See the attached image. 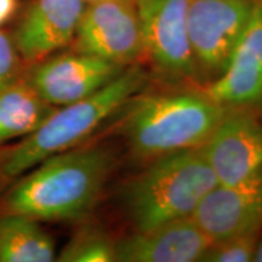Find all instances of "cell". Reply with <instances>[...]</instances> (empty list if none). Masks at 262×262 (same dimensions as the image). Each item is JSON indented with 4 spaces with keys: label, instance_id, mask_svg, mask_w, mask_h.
<instances>
[{
    "label": "cell",
    "instance_id": "603a6c76",
    "mask_svg": "<svg viewBox=\"0 0 262 262\" xmlns=\"http://www.w3.org/2000/svg\"><path fill=\"white\" fill-rule=\"evenodd\" d=\"M255 2H258V0H255Z\"/></svg>",
    "mask_w": 262,
    "mask_h": 262
},
{
    "label": "cell",
    "instance_id": "e0dca14e",
    "mask_svg": "<svg viewBox=\"0 0 262 262\" xmlns=\"http://www.w3.org/2000/svg\"><path fill=\"white\" fill-rule=\"evenodd\" d=\"M262 231L237 235L211 243L201 258V262H250L255 255Z\"/></svg>",
    "mask_w": 262,
    "mask_h": 262
},
{
    "label": "cell",
    "instance_id": "d6986e66",
    "mask_svg": "<svg viewBox=\"0 0 262 262\" xmlns=\"http://www.w3.org/2000/svg\"><path fill=\"white\" fill-rule=\"evenodd\" d=\"M19 9V0H0V29L16 17Z\"/></svg>",
    "mask_w": 262,
    "mask_h": 262
},
{
    "label": "cell",
    "instance_id": "ffe728a7",
    "mask_svg": "<svg viewBox=\"0 0 262 262\" xmlns=\"http://www.w3.org/2000/svg\"><path fill=\"white\" fill-rule=\"evenodd\" d=\"M255 261L256 262H262V237L258 242V247L256 250V255H255Z\"/></svg>",
    "mask_w": 262,
    "mask_h": 262
},
{
    "label": "cell",
    "instance_id": "7c38bea8",
    "mask_svg": "<svg viewBox=\"0 0 262 262\" xmlns=\"http://www.w3.org/2000/svg\"><path fill=\"white\" fill-rule=\"evenodd\" d=\"M205 93L228 108L262 106V0L255 4L224 73Z\"/></svg>",
    "mask_w": 262,
    "mask_h": 262
},
{
    "label": "cell",
    "instance_id": "ba28073f",
    "mask_svg": "<svg viewBox=\"0 0 262 262\" xmlns=\"http://www.w3.org/2000/svg\"><path fill=\"white\" fill-rule=\"evenodd\" d=\"M202 149L217 185H241L260 178L262 122L253 110L229 108Z\"/></svg>",
    "mask_w": 262,
    "mask_h": 262
},
{
    "label": "cell",
    "instance_id": "7a4b0ae2",
    "mask_svg": "<svg viewBox=\"0 0 262 262\" xmlns=\"http://www.w3.org/2000/svg\"><path fill=\"white\" fill-rule=\"evenodd\" d=\"M122 134L131 153L153 160L204 146L229 110L206 93L135 95L124 104Z\"/></svg>",
    "mask_w": 262,
    "mask_h": 262
},
{
    "label": "cell",
    "instance_id": "2e32d148",
    "mask_svg": "<svg viewBox=\"0 0 262 262\" xmlns=\"http://www.w3.org/2000/svg\"><path fill=\"white\" fill-rule=\"evenodd\" d=\"M61 262H114L116 241L98 226L78 229L56 258Z\"/></svg>",
    "mask_w": 262,
    "mask_h": 262
},
{
    "label": "cell",
    "instance_id": "277c9868",
    "mask_svg": "<svg viewBox=\"0 0 262 262\" xmlns=\"http://www.w3.org/2000/svg\"><path fill=\"white\" fill-rule=\"evenodd\" d=\"M217 185L202 147L153 159L122 189V203L135 231L191 217Z\"/></svg>",
    "mask_w": 262,
    "mask_h": 262
},
{
    "label": "cell",
    "instance_id": "8992f818",
    "mask_svg": "<svg viewBox=\"0 0 262 262\" xmlns=\"http://www.w3.org/2000/svg\"><path fill=\"white\" fill-rule=\"evenodd\" d=\"M255 0H188V37L196 67L224 73L247 27Z\"/></svg>",
    "mask_w": 262,
    "mask_h": 262
},
{
    "label": "cell",
    "instance_id": "52a82bcc",
    "mask_svg": "<svg viewBox=\"0 0 262 262\" xmlns=\"http://www.w3.org/2000/svg\"><path fill=\"white\" fill-rule=\"evenodd\" d=\"M126 67L79 51L51 55L27 66L22 78L39 96L63 107L91 96L119 77Z\"/></svg>",
    "mask_w": 262,
    "mask_h": 262
},
{
    "label": "cell",
    "instance_id": "8fae6325",
    "mask_svg": "<svg viewBox=\"0 0 262 262\" xmlns=\"http://www.w3.org/2000/svg\"><path fill=\"white\" fill-rule=\"evenodd\" d=\"M191 217L211 243L262 231V176L241 185H216Z\"/></svg>",
    "mask_w": 262,
    "mask_h": 262
},
{
    "label": "cell",
    "instance_id": "9c48e42d",
    "mask_svg": "<svg viewBox=\"0 0 262 262\" xmlns=\"http://www.w3.org/2000/svg\"><path fill=\"white\" fill-rule=\"evenodd\" d=\"M145 55L159 71L192 77L196 67L187 27L188 0H135Z\"/></svg>",
    "mask_w": 262,
    "mask_h": 262
},
{
    "label": "cell",
    "instance_id": "44dd1931",
    "mask_svg": "<svg viewBox=\"0 0 262 262\" xmlns=\"http://www.w3.org/2000/svg\"><path fill=\"white\" fill-rule=\"evenodd\" d=\"M4 152H5V149L0 148V159H2V157H3V155H4Z\"/></svg>",
    "mask_w": 262,
    "mask_h": 262
},
{
    "label": "cell",
    "instance_id": "3957f363",
    "mask_svg": "<svg viewBox=\"0 0 262 262\" xmlns=\"http://www.w3.org/2000/svg\"><path fill=\"white\" fill-rule=\"evenodd\" d=\"M145 83V73L139 67H129L91 96L58 107L34 133L5 149L0 159V193L42 160L79 146Z\"/></svg>",
    "mask_w": 262,
    "mask_h": 262
},
{
    "label": "cell",
    "instance_id": "9a60e30c",
    "mask_svg": "<svg viewBox=\"0 0 262 262\" xmlns=\"http://www.w3.org/2000/svg\"><path fill=\"white\" fill-rule=\"evenodd\" d=\"M54 239L39 221L16 214L0 215V262H51Z\"/></svg>",
    "mask_w": 262,
    "mask_h": 262
},
{
    "label": "cell",
    "instance_id": "30bf717a",
    "mask_svg": "<svg viewBox=\"0 0 262 262\" xmlns=\"http://www.w3.org/2000/svg\"><path fill=\"white\" fill-rule=\"evenodd\" d=\"M85 5L84 0H29L11 33L25 66L71 45Z\"/></svg>",
    "mask_w": 262,
    "mask_h": 262
},
{
    "label": "cell",
    "instance_id": "4fadbf2b",
    "mask_svg": "<svg viewBox=\"0 0 262 262\" xmlns=\"http://www.w3.org/2000/svg\"><path fill=\"white\" fill-rule=\"evenodd\" d=\"M210 244L192 217H186L118 239L116 261L201 262Z\"/></svg>",
    "mask_w": 262,
    "mask_h": 262
},
{
    "label": "cell",
    "instance_id": "5bb4252c",
    "mask_svg": "<svg viewBox=\"0 0 262 262\" xmlns=\"http://www.w3.org/2000/svg\"><path fill=\"white\" fill-rule=\"evenodd\" d=\"M57 108L42 100L22 77L0 90V146L31 135Z\"/></svg>",
    "mask_w": 262,
    "mask_h": 262
},
{
    "label": "cell",
    "instance_id": "7402d4cb",
    "mask_svg": "<svg viewBox=\"0 0 262 262\" xmlns=\"http://www.w3.org/2000/svg\"><path fill=\"white\" fill-rule=\"evenodd\" d=\"M84 2H85V3H86V4H88V3H93V2H97V0H84Z\"/></svg>",
    "mask_w": 262,
    "mask_h": 262
},
{
    "label": "cell",
    "instance_id": "6da1fadb",
    "mask_svg": "<svg viewBox=\"0 0 262 262\" xmlns=\"http://www.w3.org/2000/svg\"><path fill=\"white\" fill-rule=\"evenodd\" d=\"M113 168V155L101 146L74 147L49 157L3 191L0 215L83 221L96 208Z\"/></svg>",
    "mask_w": 262,
    "mask_h": 262
},
{
    "label": "cell",
    "instance_id": "5b68a950",
    "mask_svg": "<svg viewBox=\"0 0 262 262\" xmlns=\"http://www.w3.org/2000/svg\"><path fill=\"white\" fill-rule=\"evenodd\" d=\"M71 45L123 67L139 60L145 47L135 0L88 3Z\"/></svg>",
    "mask_w": 262,
    "mask_h": 262
},
{
    "label": "cell",
    "instance_id": "ac0fdd59",
    "mask_svg": "<svg viewBox=\"0 0 262 262\" xmlns=\"http://www.w3.org/2000/svg\"><path fill=\"white\" fill-rule=\"evenodd\" d=\"M24 61L19 56L11 33L0 29V90L15 83L24 73Z\"/></svg>",
    "mask_w": 262,
    "mask_h": 262
}]
</instances>
